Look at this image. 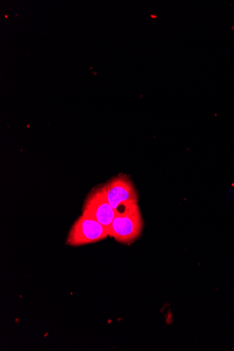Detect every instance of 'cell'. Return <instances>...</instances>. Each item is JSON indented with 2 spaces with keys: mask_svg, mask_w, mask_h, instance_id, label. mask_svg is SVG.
Returning a JSON list of instances; mask_svg holds the SVG:
<instances>
[{
  "mask_svg": "<svg viewBox=\"0 0 234 351\" xmlns=\"http://www.w3.org/2000/svg\"><path fill=\"white\" fill-rule=\"evenodd\" d=\"M104 193L113 208L139 204L138 191L128 176L119 174L103 184Z\"/></svg>",
  "mask_w": 234,
  "mask_h": 351,
  "instance_id": "3957f363",
  "label": "cell"
},
{
  "mask_svg": "<svg viewBox=\"0 0 234 351\" xmlns=\"http://www.w3.org/2000/svg\"><path fill=\"white\" fill-rule=\"evenodd\" d=\"M109 236L110 232L107 228L97 221L82 215L73 226L66 244L81 246L102 241Z\"/></svg>",
  "mask_w": 234,
  "mask_h": 351,
  "instance_id": "7a4b0ae2",
  "label": "cell"
},
{
  "mask_svg": "<svg viewBox=\"0 0 234 351\" xmlns=\"http://www.w3.org/2000/svg\"><path fill=\"white\" fill-rule=\"evenodd\" d=\"M82 215L110 229L115 211L108 201L103 185L95 186L90 191L84 204Z\"/></svg>",
  "mask_w": 234,
  "mask_h": 351,
  "instance_id": "277c9868",
  "label": "cell"
},
{
  "mask_svg": "<svg viewBox=\"0 0 234 351\" xmlns=\"http://www.w3.org/2000/svg\"><path fill=\"white\" fill-rule=\"evenodd\" d=\"M115 211L110 237L123 244H130L140 238L144 224L139 204L126 206Z\"/></svg>",
  "mask_w": 234,
  "mask_h": 351,
  "instance_id": "6da1fadb",
  "label": "cell"
}]
</instances>
